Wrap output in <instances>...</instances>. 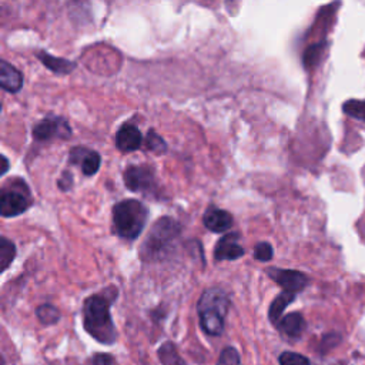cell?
<instances>
[{"label": "cell", "instance_id": "cell-10", "mask_svg": "<svg viewBox=\"0 0 365 365\" xmlns=\"http://www.w3.org/2000/svg\"><path fill=\"white\" fill-rule=\"evenodd\" d=\"M143 136L140 130L133 124H123L116 133V147L123 153H132L140 148Z\"/></svg>", "mask_w": 365, "mask_h": 365}, {"label": "cell", "instance_id": "cell-5", "mask_svg": "<svg viewBox=\"0 0 365 365\" xmlns=\"http://www.w3.org/2000/svg\"><path fill=\"white\" fill-rule=\"evenodd\" d=\"M71 136V130L66 119L56 117V116H49L43 120H40L33 127V137L37 142H49L53 137L60 139H69Z\"/></svg>", "mask_w": 365, "mask_h": 365}, {"label": "cell", "instance_id": "cell-2", "mask_svg": "<svg viewBox=\"0 0 365 365\" xmlns=\"http://www.w3.org/2000/svg\"><path fill=\"white\" fill-rule=\"evenodd\" d=\"M148 219L147 207L135 200L127 198L113 207V226L119 237L133 241L140 237Z\"/></svg>", "mask_w": 365, "mask_h": 365}, {"label": "cell", "instance_id": "cell-1", "mask_svg": "<svg viewBox=\"0 0 365 365\" xmlns=\"http://www.w3.org/2000/svg\"><path fill=\"white\" fill-rule=\"evenodd\" d=\"M117 290L110 287L104 293L89 297L83 307L85 330L101 344L116 341V328L110 314V305L116 300Z\"/></svg>", "mask_w": 365, "mask_h": 365}, {"label": "cell", "instance_id": "cell-24", "mask_svg": "<svg viewBox=\"0 0 365 365\" xmlns=\"http://www.w3.org/2000/svg\"><path fill=\"white\" fill-rule=\"evenodd\" d=\"M273 254H274V250H273L271 244L267 241L258 243L254 247V258L258 260V262H263V263L270 262V260L273 258Z\"/></svg>", "mask_w": 365, "mask_h": 365}, {"label": "cell", "instance_id": "cell-28", "mask_svg": "<svg viewBox=\"0 0 365 365\" xmlns=\"http://www.w3.org/2000/svg\"><path fill=\"white\" fill-rule=\"evenodd\" d=\"M0 162H2V169H0V173H2V176H5L9 170V160H8L6 155H2V160Z\"/></svg>", "mask_w": 365, "mask_h": 365}, {"label": "cell", "instance_id": "cell-25", "mask_svg": "<svg viewBox=\"0 0 365 365\" xmlns=\"http://www.w3.org/2000/svg\"><path fill=\"white\" fill-rule=\"evenodd\" d=\"M280 365H311L309 359L297 353H282L280 355Z\"/></svg>", "mask_w": 365, "mask_h": 365}, {"label": "cell", "instance_id": "cell-11", "mask_svg": "<svg viewBox=\"0 0 365 365\" xmlns=\"http://www.w3.org/2000/svg\"><path fill=\"white\" fill-rule=\"evenodd\" d=\"M237 239H239V232H232L228 234V236H224L219 241L214 251V257L217 262H224V260L232 262V260H239L246 254L244 248L237 243Z\"/></svg>", "mask_w": 365, "mask_h": 365}, {"label": "cell", "instance_id": "cell-17", "mask_svg": "<svg viewBox=\"0 0 365 365\" xmlns=\"http://www.w3.org/2000/svg\"><path fill=\"white\" fill-rule=\"evenodd\" d=\"M159 358L162 365H186V362L180 357L176 346L170 341L164 343L159 348Z\"/></svg>", "mask_w": 365, "mask_h": 365}, {"label": "cell", "instance_id": "cell-19", "mask_svg": "<svg viewBox=\"0 0 365 365\" xmlns=\"http://www.w3.org/2000/svg\"><path fill=\"white\" fill-rule=\"evenodd\" d=\"M36 316L43 325H51L60 320V311L55 305L43 304L36 309Z\"/></svg>", "mask_w": 365, "mask_h": 365}, {"label": "cell", "instance_id": "cell-4", "mask_svg": "<svg viewBox=\"0 0 365 365\" xmlns=\"http://www.w3.org/2000/svg\"><path fill=\"white\" fill-rule=\"evenodd\" d=\"M181 227L171 217H163L154 223L151 227L147 240L143 244V254L147 258H159L164 253L170 251L173 243L180 236Z\"/></svg>", "mask_w": 365, "mask_h": 365}, {"label": "cell", "instance_id": "cell-23", "mask_svg": "<svg viewBox=\"0 0 365 365\" xmlns=\"http://www.w3.org/2000/svg\"><path fill=\"white\" fill-rule=\"evenodd\" d=\"M217 365H241L240 361V354L237 353L236 348L232 347H226L217 361Z\"/></svg>", "mask_w": 365, "mask_h": 365}, {"label": "cell", "instance_id": "cell-20", "mask_svg": "<svg viewBox=\"0 0 365 365\" xmlns=\"http://www.w3.org/2000/svg\"><path fill=\"white\" fill-rule=\"evenodd\" d=\"M324 47H325L324 43H317V44L309 46L305 50V53H304V66L307 69L316 66L320 62V59H321V56L324 53Z\"/></svg>", "mask_w": 365, "mask_h": 365}, {"label": "cell", "instance_id": "cell-13", "mask_svg": "<svg viewBox=\"0 0 365 365\" xmlns=\"http://www.w3.org/2000/svg\"><path fill=\"white\" fill-rule=\"evenodd\" d=\"M0 86L9 93H17L23 87V74L6 60L0 62Z\"/></svg>", "mask_w": 365, "mask_h": 365}, {"label": "cell", "instance_id": "cell-14", "mask_svg": "<svg viewBox=\"0 0 365 365\" xmlns=\"http://www.w3.org/2000/svg\"><path fill=\"white\" fill-rule=\"evenodd\" d=\"M36 56L49 70H51L56 74H69L76 69L74 62H70V60L63 59V58H55V56L49 55L47 51H43V50L37 51Z\"/></svg>", "mask_w": 365, "mask_h": 365}, {"label": "cell", "instance_id": "cell-27", "mask_svg": "<svg viewBox=\"0 0 365 365\" xmlns=\"http://www.w3.org/2000/svg\"><path fill=\"white\" fill-rule=\"evenodd\" d=\"M93 365H114V359L110 354H96L93 357Z\"/></svg>", "mask_w": 365, "mask_h": 365}, {"label": "cell", "instance_id": "cell-3", "mask_svg": "<svg viewBox=\"0 0 365 365\" xmlns=\"http://www.w3.org/2000/svg\"><path fill=\"white\" fill-rule=\"evenodd\" d=\"M230 300L221 289H208L198 300L197 311L200 325L208 335H221L224 331V319L228 312Z\"/></svg>", "mask_w": 365, "mask_h": 365}, {"label": "cell", "instance_id": "cell-26", "mask_svg": "<svg viewBox=\"0 0 365 365\" xmlns=\"http://www.w3.org/2000/svg\"><path fill=\"white\" fill-rule=\"evenodd\" d=\"M71 182H73V176H71V173L65 171L63 176L59 178L58 185H59V187H60L63 192H69V190L71 189Z\"/></svg>", "mask_w": 365, "mask_h": 365}, {"label": "cell", "instance_id": "cell-12", "mask_svg": "<svg viewBox=\"0 0 365 365\" xmlns=\"http://www.w3.org/2000/svg\"><path fill=\"white\" fill-rule=\"evenodd\" d=\"M203 223L205 228L213 232H224L232 227L234 220L228 212L221 210V208H208L204 214Z\"/></svg>", "mask_w": 365, "mask_h": 365}, {"label": "cell", "instance_id": "cell-7", "mask_svg": "<svg viewBox=\"0 0 365 365\" xmlns=\"http://www.w3.org/2000/svg\"><path fill=\"white\" fill-rule=\"evenodd\" d=\"M266 273L269 274V277L271 280H274L278 285L282 287L284 291H289V293L297 294V293L303 291L308 284L307 275L303 274L301 271L270 267L266 270Z\"/></svg>", "mask_w": 365, "mask_h": 365}, {"label": "cell", "instance_id": "cell-9", "mask_svg": "<svg viewBox=\"0 0 365 365\" xmlns=\"http://www.w3.org/2000/svg\"><path fill=\"white\" fill-rule=\"evenodd\" d=\"M70 163L80 164L85 176H94L101 164L100 154L93 150H86L85 147H74L70 153Z\"/></svg>", "mask_w": 365, "mask_h": 365}, {"label": "cell", "instance_id": "cell-15", "mask_svg": "<svg viewBox=\"0 0 365 365\" xmlns=\"http://www.w3.org/2000/svg\"><path fill=\"white\" fill-rule=\"evenodd\" d=\"M277 327L285 335L296 338V337H300L303 334V331L305 328V320L300 314V312H291V314H287L285 317H282L280 320V323L277 324Z\"/></svg>", "mask_w": 365, "mask_h": 365}, {"label": "cell", "instance_id": "cell-6", "mask_svg": "<svg viewBox=\"0 0 365 365\" xmlns=\"http://www.w3.org/2000/svg\"><path fill=\"white\" fill-rule=\"evenodd\" d=\"M124 185L130 192L151 193L155 187L153 171L146 166H130L124 170Z\"/></svg>", "mask_w": 365, "mask_h": 365}, {"label": "cell", "instance_id": "cell-21", "mask_svg": "<svg viewBox=\"0 0 365 365\" xmlns=\"http://www.w3.org/2000/svg\"><path fill=\"white\" fill-rule=\"evenodd\" d=\"M343 110L350 117L365 121V101L362 100H348L344 103Z\"/></svg>", "mask_w": 365, "mask_h": 365}, {"label": "cell", "instance_id": "cell-8", "mask_svg": "<svg viewBox=\"0 0 365 365\" xmlns=\"http://www.w3.org/2000/svg\"><path fill=\"white\" fill-rule=\"evenodd\" d=\"M31 205L29 193L23 194L15 189H3L0 198V214L3 217H16L28 210Z\"/></svg>", "mask_w": 365, "mask_h": 365}, {"label": "cell", "instance_id": "cell-16", "mask_svg": "<svg viewBox=\"0 0 365 365\" xmlns=\"http://www.w3.org/2000/svg\"><path fill=\"white\" fill-rule=\"evenodd\" d=\"M296 300V294L294 293H289V291H282L281 294H278L274 301L270 305L269 309V319L273 324H278L281 320V316L284 309L289 307L293 301Z\"/></svg>", "mask_w": 365, "mask_h": 365}, {"label": "cell", "instance_id": "cell-18", "mask_svg": "<svg viewBox=\"0 0 365 365\" xmlns=\"http://www.w3.org/2000/svg\"><path fill=\"white\" fill-rule=\"evenodd\" d=\"M16 257V246L9 239H0V264H2V271L8 270L9 266L13 263Z\"/></svg>", "mask_w": 365, "mask_h": 365}, {"label": "cell", "instance_id": "cell-22", "mask_svg": "<svg viewBox=\"0 0 365 365\" xmlns=\"http://www.w3.org/2000/svg\"><path fill=\"white\" fill-rule=\"evenodd\" d=\"M146 147L150 151L154 153H164L167 150V143L164 139L154 132V130H150L147 137H146Z\"/></svg>", "mask_w": 365, "mask_h": 365}]
</instances>
